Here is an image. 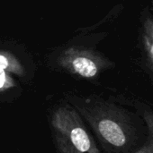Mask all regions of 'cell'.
<instances>
[{"instance_id": "6da1fadb", "label": "cell", "mask_w": 153, "mask_h": 153, "mask_svg": "<svg viewBox=\"0 0 153 153\" xmlns=\"http://www.w3.org/2000/svg\"><path fill=\"white\" fill-rule=\"evenodd\" d=\"M84 116L107 153H133L147 138V125L135 109L97 101L84 111Z\"/></svg>"}, {"instance_id": "7a4b0ae2", "label": "cell", "mask_w": 153, "mask_h": 153, "mask_svg": "<svg viewBox=\"0 0 153 153\" xmlns=\"http://www.w3.org/2000/svg\"><path fill=\"white\" fill-rule=\"evenodd\" d=\"M51 128L61 153H101L74 109L58 108L51 117Z\"/></svg>"}, {"instance_id": "3957f363", "label": "cell", "mask_w": 153, "mask_h": 153, "mask_svg": "<svg viewBox=\"0 0 153 153\" xmlns=\"http://www.w3.org/2000/svg\"><path fill=\"white\" fill-rule=\"evenodd\" d=\"M137 48L140 66L153 83V15L148 6L139 14Z\"/></svg>"}, {"instance_id": "277c9868", "label": "cell", "mask_w": 153, "mask_h": 153, "mask_svg": "<svg viewBox=\"0 0 153 153\" xmlns=\"http://www.w3.org/2000/svg\"><path fill=\"white\" fill-rule=\"evenodd\" d=\"M131 106L143 117L148 127V135L145 142L133 153H153V108L139 99L134 100Z\"/></svg>"}, {"instance_id": "5b68a950", "label": "cell", "mask_w": 153, "mask_h": 153, "mask_svg": "<svg viewBox=\"0 0 153 153\" xmlns=\"http://www.w3.org/2000/svg\"><path fill=\"white\" fill-rule=\"evenodd\" d=\"M72 67L76 74L84 78L96 77L100 70L98 63L87 56H78L72 61Z\"/></svg>"}, {"instance_id": "8992f818", "label": "cell", "mask_w": 153, "mask_h": 153, "mask_svg": "<svg viewBox=\"0 0 153 153\" xmlns=\"http://www.w3.org/2000/svg\"><path fill=\"white\" fill-rule=\"evenodd\" d=\"M7 78L5 76V74L4 72V69H0V90L5 89L8 86L7 83Z\"/></svg>"}, {"instance_id": "52a82bcc", "label": "cell", "mask_w": 153, "mask_h": 153, "mask_svg": "<svg viewBox=\"0 0 153 153\" xmlns=\"http://www.w3.org/2000/svg\"><path fill=\"white\" fill-rule=\"evenodd\" d=\"M148 2H149V5H147V6L150 8V10H151V12L153 15V0H148Z\"/></svg>"}]
</instances>
